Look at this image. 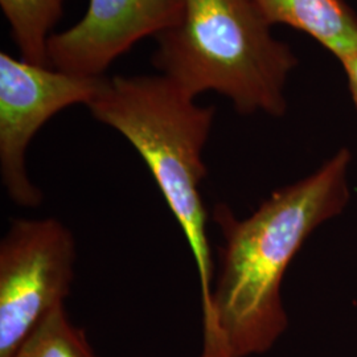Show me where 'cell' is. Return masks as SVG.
I'll return each instance as SVG.
<instances>
[{"instance_id": "obj_7", "label": "cell", "mask_w": 357, "mask_h": 357, "mask_svg": "<svg viewBox=\"0 0 357 357\" xmlns=\"http://www.w3.org/2000/svg\"><path fill=\"white\" fill-rule=\"evenodd\" d=\"M270 26L284 24L319 43L337 60L357 52V13L345 0H252Z\"/></svg>"}, {"instance_id": "obj_1", "label": "cell", "mask_w": 357, "mask_h": 357, "mask_svg": "<svg viewBox=\"0 0 357 357\" xmlns=\"http://www.w3.org/2000/svg\"><path fill=\"white\" fill-rule=\"evenodd\" d=\"M352 155L342 149L310 176L274 192L253 215L215 205L222 236L200 357H249L273 348L287 328L282 282L307 238L349 202Z\"/></svg>"}, {"instance_id": "obj_9", "label": "cell", "mask_w": 357, "mask_h": 357, "mask_svg": "<svg viewBox=\"0 0 357 357\" xmlns=\"http://www.w3.org/2000/svg\"><path fill=\"white\" fill-rule=\"evenodd\" d=\"M13 357H98L82 328L76 327L65 311L56 307L38 321Z\"/></svg>"}, {"instance_id": "obj_3", "label": "cell", "mask_w": 357, "mask_h": 357, "mask_svg": "<svg viewBox=\"0 0 357 357\" xmlns=\"http://www.w3.org/2000/svg\"><path fill=\"white\" fill-rule=\"evenodd\" d=\"M153 64L193 98L216 91L241 114L282 116L299 63L252 0H185L180 24L158 36Z\"/></svg>"}, {"instance_id": "obj_2", "label": "cell", "mask_w": 357, "mask_h": 357, "mask_svg": "<svg viewBox=\"0 0 357 357\" xmlns=\"http://www.w3.org/2000/svg\"><path fill=\"white\" fill-rule=\"evenodd\" d=\"M141 155L191 249L200 283L202 312L209 310L215 264L200 185L208 171L203 150L213 106H200L166 76H115L86 106Z\"/></svg>"}, {"instance_id": "obj_6", "label": "cell", "mask_w": 357, "mask_h": 357, "mask_svg": "<svg viewBox=\"0 0 357 357\" xmlns=\"http://www.w3.org/2000/svg\"><path fill=\"white\" fill-rule=\"evenodd\" d=\"M184 11L185 0H90L76 26L48 40V66L70 76L105 77L139 40L180 24Z\"/></svg>"}, {"instance_id": "obj_8", "label": "cell", "mask_w": 357, "mask_h": 357, "mask_svg": "<svg viewBox=\"0 0 357 357\" xmlns=\"http://www.w3.org/2000/svg\"><path fill=\"white\" fill-rule=\"evenodd\" d=\"M0 6L22 60L48 66L47 45L53 26L61 19L64 0H0Z\"/></svg>"}, {"instance_id": "obj_4", "label": "cell", "mask_w": 357, "mask_h": 357, "mask_svg": "<svg viewBox=\"0 0 357 357\" xmlns=\"http://www.w3.org/2000/svg\"><path fill=\"white\" fill-rule=\"evenodd\" d=\"M76 241L56 218H17L0 243V357H13L75 280Z\"/></svg>"}, {"instance_id": "obj_5", "label": "cell", "mask_w": 357, "mask_h": 357, "mask_svg": "<svg viewBox=\"0 0 357 357\" xmlns=\"http://www.w3.org/2000/svg\"><path fill=\"white\" fill-rule=\"evenodd\" d=\"M105 79L70 76L0 53V176L15 204L35 208L43 202L26 171V151L40 128L69 106H88Z\"/></svg>"}, {"instance_id": "obj_10", "label": "cell", "mask_w": 357, "mask_h": 357, "mask_svg": "<svg viewBox=\"0 0 357 357\" xmlns=\"http://www.w3.org/2000/svg\"><path fill=\"white\" fill-rule=\"evenodd\" d=\"M339 63L344 70L348 89L351 93V98H352L357 110V52L340 59Z\"/></svg>"}]
</instances>
